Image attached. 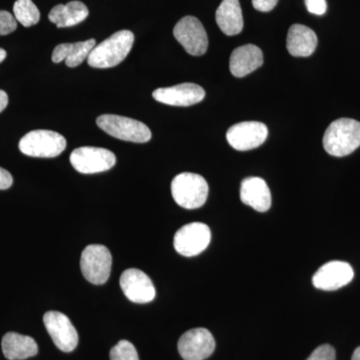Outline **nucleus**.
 Segmentation results:
<instances>
[{
    "instance_id": "nucleus-1",
    "label": "nucleus",
    "mask_w": 360,
    "mask_h": 360,
    "mask_svg": "<svg viewBox=\"0 0 360 360\" xmlns=\"http://www.w3.org/2000/svg\"><path fill=\"white\" fill-rule=\"evenodd\" d=\"M359 146L360 122L352 118L336 120L324 134L323 148L336 158L352 155Z\"/></svg>"
},
{
    "instance_id": "nucleus-2",
    "label": "nucleus",
    "mask_w": 360,
    "mask_h": 360,
    "mask_svg": "<svg viewBox=\"0 0 360 360\" xmlns=\"http://www.w3.org/2000/svg\"><path fill=\"white\" fill-rule=\"evenodd\" d=\"M134 34L129 30H120L111 35L90 52L87 63L94 68H110L122 63L131 51Z\"/></svg>"
},
{
    "instance_id": "nucleus-3",
    "label": "nucleus",
    "mask_w": 360,
    "mask_h": 360,
    "mask_svg": "<svg viewBox=\"0 0 360 360\" xmlns=\"http://www.w3.org/2000/svg\"><path fill=\"white\" fill-rule=\"evenodd\" d=\"M208 184L200 174L184 172L172 182V193L175 202L186 210H196L205 205L208 196Z\"/></svg>"
},
{
    "instance_id": "nucleus-4",
    "label": "nucleus",
    "mask_w": 360,
    "mask_h": 360,
    "mask_svg": "<svg viewBox=\"0 0 360 360\" xmlns=\"http://www.w3.org/2000/svg\"><path fill=\"white\" fill-rule=\"evenodd\" d=\"M65 148V137L51 130H33L25 134L20 141L21 153L32 158H56L61 155Z\"/></svg>"
},
{
    "instance_id": "nucleus-5",
    "label": "nucleus",
    "mask_w": 360,
    "mask_h": 360,
    "mask_svg": "<svg viewBox=\"0 0 360 360\" xmlns=\"http://www.w3.org/2000/svg\"><path fill=\"white\" fill-rule=\"evenodd\" d=\"M96 124L106 134L120 141L146 143L151 139V131L148 125L124 116L101 115L96 120Z\"/></svg>"
},
{
    "instance_id": "nucleus-6",
    "label": "nucleus",
    "mask_w": 360,
    "mask_h": 360,
    "mask_svg": "<svg viewBox=\"0 0 360 360\" xmlns=\"http://www.w3.org/2000/svg\"><path fill=\"white\" fill-rule=\"evenodd\" d=\"M112 257L106 246L91 245L82 251L80 269L84 278L90 283L101 285L110 276Z\"/></svg>"
},
{
    "instance_id": "nucleus-7",
    "label": "nucleus",
    "mask_w": 360,
    "mask_h": 360,
    "mask_svg": "<svg viewBox=\"0 0 360 360\" xmlns=\"http://www.w3.org/2000/svg\"><path fill=\"white\" fill-rule=\"evenodd\" d=\"M70 163L80 174H94L111 169L115 165L116 158L108 149L84 146L71 153Z\"/></svg>"
},
{
    "instance_id": "nucleus-8",
    "label": "nucleus",
    "mask_w": 360,
    "mask_h": 360,
    "mask_svg": "<svg viewBox=\"0 0 360 360\" xmlns=\"http://www.w3.org/2000/svg\"><path fill=\"white\" fill-rule=\"evenodd\" d=\"M212 232L210 227L201 222H193L182 226L175 233V250L184 257H191L200 255L210 245Z\"/></svg>"
},
{
    "instance_id": "nucleus-9",
    "label": "nucleus",
    "mask_w": 360,
    "mask_h": 360,
    "mask_svg": "<svg viewBox=\"0 0 360 360\" xmlns=\"http://www.w3.org/2000/svg\"><path fill=\"white\" fill-rule=\"evenodd\" d=\"M174 35L191 56H200L207 51V33L202 23L194 16L181 18L174 26Z\"/></svg>"
},
{
    "instance_id": "nucleus-10",
    "label": "nucleus",
    "mask_w": 360,
    "mask_h": 360,
    "mask_svg": "<svg viewBox=\"0 0 360 360\" xmlns=\"http://www.w3.org/2000/svg\"><path fill=\"white\" fill-rule=\"evenodd\" d=\"M44 322L47 333L58 349L63 352H71L77 348L78 333L65 314L59 311L46 312Z\"/></svg>"
},
{
    "instance_id": "nucleus-11",
    "label": "nucleus",
    "mask_w": 360,
    "mask_h": 360,
    "mask_svg": "<svg viewBox=\"0 0 360 360\" xmlns=\"http://www.w3.org/2000/svg\"><path fill=\"white\" fill-rule=\"evenodd\" d=\"M269 129L264 123L245 122L232 125L227 130L229 146L236 150L248 151L258 148L266 141Z\"/></svg>"
},
{
    "instance_id": "nucleus-12",
    "label": "nucleus",
    "mask_w": 360,
    "mask_h": 360,
    "mask_svg": "<svg viewBox=\"0 0 360 360\" xmlns=\"http://www.w3.org/2000/svg\"><path fill=\"white\" fill-rule=\"evenodd\" d=\"M214 349V338L206 328L191 329L179 340V354L184 360H205Z\"/></svg>"
},
{
    "instance_id": "nucleus-13",
    "label": "nucleus",
    "mask_w": 360,
    "mask_h": 360,
    "mask_svg": "<svg viewBox=\"0 0 360 360\" xmlns=\"http://www.w3.org/2000/svg\"><path fill=\"white\" fill-rule=\"evenodd\" d=\"M354 272L349 264L333 260L322 265L312 277L317 290L333 291L347 285L354 279Z\"/></svg>"
},
{
    "instance_id": "nucleus-14",
    "label": "nucleus",
    "mask_w": 360,
    "mask_h": 360,
    "mask_svg": "<svg viewBox=\"0 0 360 360\" xmlns=\"http://www.w3.org/2000/svg\"><path fill=\"white\" fill-rule=\"evenodd\" d=\"M120 283L123 293L131 302L148 303L155 300V285L148 274L141 270H125L120 276Z\"/></svg>"
},
{
    "instance_id": "nucleus-15",
    "label": "nucleus",
    "mask_w": 360,
    "mask_h": 360,
    "mask_svg": "<svg viewBox=\"0 0 360 360\" xmlns=\"http://www.w3.org/2000/svg\"><path fill=\"white\" fill-rule=\"evenodd\" d=\"M153 96L158 103L167 105L191 106L202 101L205 91L198 84H181L156 89Z\"/></svg>"
},
{
    "instance_id": "nucleus-16",
    "label": "nucleus",
    "mask_w": 360,
    "mask_h": 360,
    "mask_svg": "<svg viewBox=\"0 0 360 360\" xmlns=\"http://www.w3.org/2000/svg\"><path fill=\"white\" fill-rule=\"evenodd\" d=\"M264 65V53L257 45L246 44L232 51L229 68L236 77H245Z\"/></svg>"
},
{
    "instance_id": "nucleus-17",
    "label": "nucleus",
    "mask_w": 360,
    "mask_h": 360,
    "mask_svg": "<svg viewBox=\"0 0 360 360\" xmlns=\"http://www.w3.org/2000/svg\"><path fill=\"white\" fill-rule=\"evenodd\" d=\"M240 200L258 212H267L271 206L269 187L260 177H248L241 182Z\"/></svg>"
},
{
    "instance_id": "nucleus-18",
    "label": "nucleus",
    "mask_w": 360,
    "mask_h": 360,
    "mask_svg": "<svg viewBox=\"0 0 360 360\" xmlns=\"http://www.w3.org/2000/svg\"><path fill=\"white\" fill-rule=\"evenodd\" d=\"M317 46V37L314 30L302 25H293L288 30L286 47L295 58L311 56Z\"/></svg>"
},
{
    "instance_id": "nucleus-19",
    "label": "nucleus",
    "mask_w": 360,
    "mask_h": 360,
    "mask_svg": "<svg viewBox=\"0 0 360 360\" xmlns=\"http://www.w3.org/2000/svg\"><path fill=\"white\" fill-rule=\"evenodd\" d=\"M2 352L8 360H25L39 354L37 341L27 335L8 333L2 338Z\"/></svg>"
},
{
    "instance_id": "nucleus-20",
    "label": "nucleus",
    "mask_w": 360,
    "mask_h": 360,
    "mask_svg": "<svg viewBox=\"0 0 360 360\" xmlns=\"http://www.w3.org/2000/svg\"><path fill=\"white\" fill-rule=\"evenodd\" d=\"M215 20L221 32L229 37L243 32V11L238 0H222L215 13Z\"/></svg>"
},
{
    "instance_id": "nucleus-21",
    "label": "nucleus",
    "mask_w": 360,
    "mask_h": 360,
    "mask_svg": "<svg viewBox=\"0 0 360 360\" xmlns=\"http://www.w3.org/2000/svg\"><path fill=\"white\" fill-rule=\"evenodd\" d=\"M96 45L94 39L75 42V44H59L52 52V61L54 63H59L65 60L68 68H77L89 58L90 52Z\"/></svg>"
},
{
    "instance_id": "nucleus-22",
    "label": "nucleus",
    "mask_w": 360,
    "mask_h": 360,
    "mask_svg": "<svg viewBox=\"0 0 360 360\" xmlns=\"http://www.w3.org/2000/svg\"><path fill=\"white\" fill-rule=\"evenodd\" d=\"M89 11L82 1H70L68 4H58L49 13V18L58 28L70 27L86 20Z\"/></svg>"
},
{
    "instance_id": "nucleus-23",
    "label": "nucleus",
    "mask_w": 360,
    "mask_h": 360,
    "mask_svg": "<svg viewBox=\"0 0 360 360\" xmlns=\"http://www.w3.org/2000/svg\"><path fill=\"white\" fill-rule=\"evenodd\" d=\"M15 20L25 27L35 25L40 20V13L32 0H16L13 6Z\"/></svg>"
},
{
    "instance_id": "nucleus-24",
    "label": "nucleus",
    "mask_w": 360,
    "mask_h": 360,
    "mask_svg": "<svg viewBox=\"0 0 360 360\" xmlns=\"http://www.w3.org/2000/svg\"><path fill=\"white\" fill-rule=\"evenodd\" d=\"M110 360H139V357L131 342L120 340L115 347L111 348Z\"/></svg>"
},
{
    "instance_id": "nucleus-25",
    "label": "nucleus",
    "mask_w": 360,
    "mask_h": 360,
    "mask_svg": "<svg viewBox=\"0 0 360 360\" xmlns=\"http://www.w3.org/2000/svg\"><path fill=\"white\" fill-rule=\"evenodd\" d=\"M18 27V20L8 11H0V35H7Z\"/></svg>"
},
{
    "instance_id": "nucleus-26",
    "label": "nucleus",
    "mask_w": 360,
    "mask_h": 360,
    "mask_svg": "<svg viewBox=\"0 0 360 360\" xmlns=\"http://www.w3.org/2000/svg\"><path fill=\"white\" fill-rule=\"evenodd\" d=\"M307 360H335V348L329 345H321L310 354Z\"/></svg>"
},
{
    "instance_id": "nucleus-27",
    "label": "nucleus",
    "mask_w": 360,
    "mask_h": 360,
    "mask_svg": "<svg viewBox=\"0 0 360 360\" xmlns=\"http://www.w3.org/2000/svg\"><path fill=\"white\" fill-rule=\"evenodd\" d=\"M305 6L310 13L316 14V15H322L328 9L326 0H305Z\"/></svg>"
},
{
    "instance_id": "nucleus-28",
    "label": "nucleus",
    "mask_w": 360,
    "mask_h": 360,
    "mask_svg": "<svg viewBox=\"0 0 360 360\" xmlns=\"http://www.w3.org/2000/svg\"><path fill=\"white\" fill-rule=\"evenodd\" d=\"M278 0H252V6L258 11L269 13L276 6Z\"/></svg>"
},
{
    "instance_id": "nucleus-29",
    "label": "nucleus",
    "mask_w": 360,
    "mask_h": 360,
    "mask_svg": "<svg viewBox=\"0 0 360 360\" xmlns=\"http://www.w3.org/2000/svg\"><path fill=\"white\" fill-rule=\"evenodd\" d=\"M13 179L11 172L4 168L0 167V191H6L13 186Z\"/></svg>"
},
{
    "instance_id": "nucleus-30",
    "label": "nucleus",
    "mask_w": 360,
    "mask_h": 360,
    "mask_svg": "<svg viewBox=\"0 0 360 360\" xmlns=\"http://www.w3.org/2000/svg\"><path fill=\"white\" fill-rule=\"evenodd\" d=\"M7 104H8V96L4 90H0V113L6 110Z\"/></svg>"
},
{
    "instance_id": "nucleus-31",
    "label": "nucleus",
    "mask_w": 360,
    "mask_h": 360,
    "mask_svg": "<svg viewBox=\"0 0 360 360\" xmlns=\"http://www.w3.org/2000/svg\"><path fill=\"white\" fill-rule=\"evenodd\" d=\"M352 360H360V347H357L356 349L354 350Z\"/></svg>"
},
{
    "instance_id": "nucleus-32",
    "label": "nucleus",
    "mask_w": 360,
    "mask_h": 360,
    "mask_svg": "<svg viewBox=\"0 0 360 360\" xmlns=\"http://www.w3.org/2000/svg\"><path fill=\"white\" fill-rule=\"evenodd\" d=\"M6 58V51L4 49H0V63Z\"/></svg>"
}]
</instances>
